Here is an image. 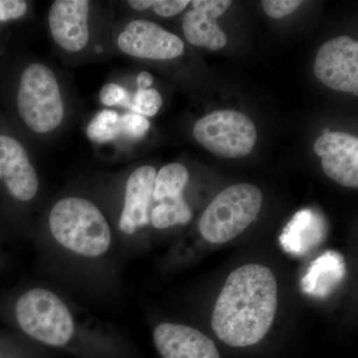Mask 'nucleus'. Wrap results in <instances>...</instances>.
Instances as JSON below:
<instances>
[{
  "label": "nucleus",
  "mask_w": 358,
  "mask_h": 358,
  "mask_svg": "<svg viewBox=\"0 0 358 358\" xmlns=\"http://www.w3.org/2000/svg\"><path fill=\"white\" fill-rule=\"evenodd\" d=\"M278 286L268 267L249 264L233 271L219 294L211 324L221 341L247 348L265 338L275 320Z\"/></svg>",
  "instance_id": "f257e3e1"
},
{
  "label": "nucleus",
  "mask_w": 358,
  "mask_h": 358,
  "mask_svg": "<svg viewBox=\"0 0 358 358\" xmlns=\"http://www.w3.org/2000/svg\"><path fill=\"white\" fill-rule=\"evenodd\" d=\"M49 227L58 243L78 255L102 256L112 243L107 219L93 202L81 197H66L54 205Z\"/></svg>",
  "instance_id": "f03ea898"
},
{
  "label": "nucleus",
  "mask_w": 358,
  "mask_h": 358,
  "mask_svg": "<svg viewBox=\"0 0 358 358\" xmlns=\"http://www.w3.org/2000/svg\"><path fill=\"white\" fill-rule=\"evenodd\" d=\"M18 115L30 131L47 134L60 126L65 107L55 73L42 63L24 68L15 92Z\"/></svg>",
  "instance_id": "7ed1b4c3"
},
{
  "label": "nucleus",
  "mask_w": 358,
  "mask_h": 358,
  "mask_svg": "<svg viewBox=\"0 0 358 358\" xmlns=\"http://www.w3.org/2000/svg\"><path fill=\"white\" fill-rule=\"evenodd\" d=\"M263 194L255 185L240 183L222 190L208 205L199 222L202 237L223 244L239 236L255 220Z\"/></svg>",
  "instance_id": "20e7f679"
},
{
  "label": "nucleus",
  "mask_w": 358,
  "mask_h": 358,
  "mask_svg": "<svg viewBox=\"0 0 358 358\" xmlns=\"http://www.w3.org/2000/svg\"><path fill=\"white\" fill-rule=\"evenodd\" d=\"M16 320L26 334L51 346L67 345L75 333L69 308L45 289L26 292L16 303Z\"/></svg>",
  "instance_id": "39448f33"
},
{
  "label": "nucleus",
  "mask_w": 358,
  "mask_h": 358,
  "mask_svg": "<svg viewBox=\"0 0 358 358\" xmlns=\"http://www.w3.org/2000/svg\"><path fill=\"white\" fill-rule=\"evenodd\" d=\"M193 134L202 147L225 159L246 157L257 141L254 122L234 110H215L205 115L194 124Z\"/></svg>",
  "instance_id": "423d86ee"
},
{
  "label": "nucleus",
  "mask_w": 358,
  "mask_h": 358,
  "mask_svg": "<svg viewBox=\"0 0 358 358\" xmlns=\"http://www.w3.org/2000/svg\"><path fill=\"white\" fill-rule=\"evenodd\" d=\"M315 76L329 88L358 95V43L338 36L320 46L313 66Z\"/></svg>",
  "instance_id": "0eeeda50"
},
{
  "label": "nucleus",
  "mask_w": 358,
  "mask_h": 358,
  "mask_svg": "<svg viewBox=\"0 0 358 358\" xmlns=\"http://www.w3.org/2000/svg\"><path fill=\"white\" fill-rule=\"evenodd\" d=\"M117 47L131 57L150 60H171L179 57L185 50V43L178 35L143 20L127 25L117 37Z\"/></svg>",
  "instance_id": "6e6552de"
},
{
  "label": "nucleus",
  "mask_w": 358,
  "mask_h": 358,
  "mask_svg": "<svg viewBox=\"0 0 358 358\" xmlns=\"http://www.w3.org/2000/svg\"><path fill=\"white\" fill-rule=\"evenodd\" d=\"M0 182L20 201H30L39 189V178L27 150L17 138L0 131Z\"/></svg>",
  "instance_id": "1a4fd4ad"
},
{
  "label": "nucleus",
  "mask_w": 358,
  "mask_h": 358,
  "mask_svg": "<svg viewBox=\"0 0 358 358\" xmlns=\"http://www.w3.org/2000/svg\"><path fill=\"white\" fill-rule=\"evenodd\" d=\"M313 150L322 159L324 173L338 185L358 187V138L343 131H326Z\"/></svg>",
  "instance_id": "9d476101"
},
{
  "label": "nucleus",
  "mask_w": 358,
  "mask_h": 358,
  "mask_svg": "<svg viewBox=\"0 0 358 358\" xmlns=\"http://www.w3.org/2000/svg\"><path fill=\"white\" fill-rule=\"evenodd\" d=\"M90 1L56 0L48 13V24L54 41L63 50H83L90 39Z\"/></svg>",
  "instance_id": "9b49d317"
},
{
  "label": "nucleus",
  "mask_w": 358,
  "mask_h": 358,
  "mask_svg": "<svg viewBox=\"0 0 358 358\" xmlns=\"http://www.w3.org/2000/svg\"><path fill=\"white\" fill-rule=\"evenodd\" d=\"M193 9L182 21L185 38L190 44L217 51L227 44V36L218 25L217 18L232 4L230 0H194Z\"/></svg>",
  "instance_id": "f8f14e48"
},
{
  "label": "nucleus",
  "mask_w": 358,
  "mask_h": 358,
  "mask_svg": "<svg viewBox=\"0 0 358 358\" xmlns=\"http://www.w3.org/2000/svg\"><path fill=\"white\" fill-rule=\"evenodd\" d=\"M154 341L164 358H220L208 336L183 324H159L155 327Z\"/></svg>",
  "instance_id": "ddd939ff"
},
{
  "label": "nucleus",
  "mask_w": 358,
  "mask_h": 358,
  "mask_svg": "<svg viewBox=\"0 0 358 358\" xmlns=\"http://www.w3.org/2000/svg\"><path fill=\"white\" fill-rule=\"evenodd\" d=\"M155 176L157 171L152 166L138 167L129 176L119 223L124 234H134L150 222Z\"/></svg>",
  "instance_id": "4468645a"
},
{
  "label": "nucleus",
  "mask_w": 358,
  "mask_h": 358,
  "mask_svg": "<svg viewBox=\"0 0 358 358\" xmlns=\"http://www.w3.org/2000/svg\"><path fill=\"white\" fill-rule=\"evenodd\" d=\"M345 274L343 257L336 252L329 251L312 264L308 274L301 280V287L305 293L327 296Z\"/></svg>",
  "instance_id": "2eb2a0df"
},
{
  "label": "nucleus",
  "mask_w": 358,
  "mask_h": 358,
  "mask_svg": "<svg viewBox=\"0 0 358 358\" xmlns=\"http://www.w3.org/2000/svg\"><path fill=\"white\" fill-rule=\"evenodd\" d=\"M189 180L187 169L181 164H169L157 173L155 180L154 200L159 202L176 200L183 197Z\"/></svg>",
  "instance_id": "dca6fc26"
},
{
  "label": "nucleus",
  "mask_w": 358,
  "mask_h": 358,
  "mask_svg": "<svg viewBox=\"0 0 358 358\" xmlns=\"http://www.w3.org/2000/svg\"><path fill=\"white\" fill-rule=\"evenodd\" d=\"M192 219V208L186 203L185 197L159 202L150 213V222L157 229H166L178 224H187Z\"/></svg>",
  "instance_id": "f3484780"
},
{
  "label": "nucleus",
  "mask_w": 358,
  "mask_h": 358,
  "mask_svg": "<svg viewBox=\"0 0 358 358\" xmlns=\"http://www.w3.org/2000/svg\"><path fill=\"white\" fill-rule=\"evenodd\" d=\"M121 131V117L114 110H103L89 122L87 134L90 140L103 143L117 138Z\"/></svg>",
  "instance_id": "a211bd4d"
},
{
  "label": "nucleus",
  "mask_w": 358,
  "mask_h": 358,
  "mask_svg": "<svg viewBox=\"0 0 358 358\" xmlns=\"http://www.w3.org/2000/svg\"><path fill=\"white\" fill-rule=\"evenodd\" d=\"M162 103V96L157 90H138L133 100H131L129 109L143 117H154L159 113Z\"/></svg>",
  "instance_id": "6ab92c4d"
},
{
  "label": "nucleus",
  "mask_w": 358,
  "mask_h": 358,
  "mask_svg": "<svg viewBox=\"0 0 358 358\" xmlns=\"http://www.w3.org/2000/svg\"><path fill=\"white\" fill-rule=\"evenodd\" d=\"M100 100L107 107L122 106L129 108L131 98L124 87L115 83L105 85L100 91Z\"/></svg>",
  "instance_id": "aec40b11"
},
{
  "label": "nucleus",
  "mask_w": 358,
  "mask_h": 358,
  "mask_svg": "<svg viewBox=\"0 0 358 358\" xmlns=\"http://www.w3.org/2000/svg\"><path fill=\"white\" fill-rule=\"evenodd\" d=\"M150 127V124L147 117L136 113H129L121 117V129H124V133L134 138L145 136Z\"/></svg>",
  "instance_id": "412c9836"
},
{
  "label": "nucleus",
  "mask_w": 358,
  "mask_h": 358,
  "mask_svg": "<svg viewBox=\"0 0 358 358\" xmlns=\"http://www.w3.org/2000/svg\"><path fill=\"white\" fill-rule=\"evenodd\" d=\"M303 1L299 0H264V11L272 18H282L294 13Z\"/></svg>",
  "instance_id": "4be33fe9"
},
{
  "label": "nucleus",
  "mask_w": 358,
  "mask_h": 358,
  "mask_svg": "<svg viewBox=\"0 0 358 358\" xmlns=\"http://www.w3.org/2000/svg\"><path fill=\"white\" fill-rule=\"evenodd\" d=\"M27 11V2L23 0H0V24L20 20Z\"/></svg>",
  "instance_id": "5701e85b"
},
{
  "label": "nucleus",
  "mask_w": 358,
  "mask_h": 358,
  "mask_svg": "<svg viewBox=\"0 0 358 358\" xmlns=\"http://www.w3.org/2000/svg\"><path fill=\"white\" fill-rule=\"evenodd\" d=\"M189 3L188 0H157L152 8L162 17H171L185 10Z\"/></svg>",
  "instance_id": "b1692460"
},
{
  "label": "nucleus",
  "mask_w": 358,
  "mask_h": 358,
  "mask_svg": "<svg viewBox=\"0 0 358 358\" xmlns=\"http://www.w3.org/2000/svg\"><path fill=\"white\" fill-rule=\"evenodd\" d=\"M136 83H138V90H147L154 83V77L150 73L141 72L136 78Z\"/></svg>",
  "instance_id": "393cba45"
},
{
  "label": "nucleus",
  "mask_w": 358,
  "mask_h": 358,
  "mask_svg": "<svg viewBox=\"0 0 358 358\" xmlns=\"http://www.w3.org/2000/svg\"><path fill=\"white\" fill-rule=\"evenodd\" d=\"M155 0H131L129 1V6L133 7L134 10H147L150 7L154 6Z\"/></svg>",
  "instance_id": "a878e982"
}]
</instances>
